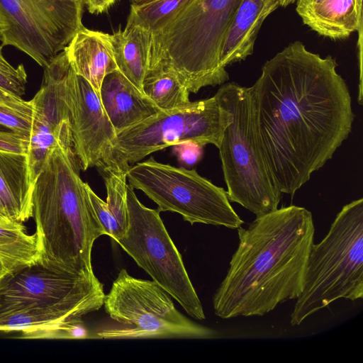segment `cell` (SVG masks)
<instances>
[{
  "instance_id": "cell-4",
  "label": "cell",
  "mask_w": 363,
  "mask_h": 363,
  "mask_svg": "<svg viewBox=\"0 0 363 363\" xmlns=\"http://www.w3.org/2000/svg\"><path fill=\"white\" fill-rule=\"evenodd\" d=\"M242 0H195L151 33L148 71L169 69L190 93L228 80L220 64L223 40Z\"/></svg>"
},
{
  "instance_id": "cell-32",
  "label": "cell",
  "mask_w": 363,
  "mask_h": 363,
  "mask_svg": "<svg viewBox=\"0 0 363 363\" xmlns=\"http://www.w3.org/2000/svg\"><path fill=\"white\" fill-rule=\"evenodd\" d=\"M296 1V0H279V6L285 7L294 3Z\"/></svg>"
},
{
  "instance_id": "cell-5",
  "label": "cell",
  "mask_w": 363,
  "mask_h": 363,
  "mask_svg": "<svg viewBox=\"0 0 363 363\" xmlns=\"http://www.w3.org/2000/svg\"><path fill=\"white\" fill-rule=\"evenodd\" d=\"M363 298V199L337 213L330 230L311 249L301 294L290 315L298 325L333 302Z\"/></svg>"
},
{
  "instance_id": "cell-25",
  "label": "cell",
  "mask_w": 363,
  "mask_h": 363,
  "mask_svg": "<svg viewBox=\"0 0 363 363\" xmlns=\"http://www.w3.org/2000/svg\"><path fill=\"white\" fill-rule=\"evenodd\" d=\"M195 0H152L143 4L133 3L126 26H138L155 32Z\"/></svg>"
},
{
  "instance_id": "cell-33",
  "label": "cell",
  "mask_w": 363,
  "mask_h": 363,
  "mask_svg": "<svg viewBox=\"0 0 363 363\" xmlns=\"http://www.w3.org/2000/svg\"><path fill=\"white\" fill-rule=\"evenodd\" d=\"M150 1H152V0H133L134 4H138L146 3V2H148Z\"/></svg>"
},
{
  "instance_id": "cell-29",
  "label": "cell",
  "mask_w": 363,
  "mask_h": 363,
  "mask_svg": "<svg viewBox=\"0 0 363 363\" xmlns=\"http://www.w3.org/2000/svg\"><path fill=\"white\" fill-rule=\"evenodd\" d=\"M29 138L15 133L0 130V151L27 155Z\"/></svg>"
},
{
  "instance_id": "cell-9",
  "label": "cell",
  "mask_w": 363,
  "mask_h": 363,
  "mask_svg": "<svg viewBox=\"0 0 363 363\" xmlns=\"http://www.w3.org/2000/svg\"><path fill=\"white\" fill-rule=\"evenodd\" d=\"M127 179L144 192L161 211L180 214L191 225L199 223L238 229L243 224L223 188L186 169L162 164L150 157L130 166Z\"/></svg>"
},
{
  "instance_id": "cell-22",
  "label": "cell",
  "mask_w": 363,
  "mask_h": 363,
  "mask_svg": "<svg viewBox=\"0 0 363 363\" xmlns=\"http://www.w3.org/2000/svg\"><path fill=\"white\" fill-rule=\"evenodd\" d=\"M40 259L36 233L29 235L23 223L0 216V265L6 274Z\"/></svg>"
},
{
  "instance_id": "cell-20",
  "label": "cell",
  "mask_w": 363,
  "mask_h": 363,
  "mask_svg": "<svg viewBox=\"0 0 363 363\" xmlns=\"http://www.w3.org/2000/svg\"><path fill=\"white\" fill-rule=\"evenodd\" d=\"M98 169L104 179L106 201L99 198L87 184L88 195L105 235L118 242L125 235L128 227L127 172L109 167Z\"/></svg>"
},
{
  "instance_id": "cell-27",
  "label": "cell",
  "mask_w": 363,
  "mask_h": 363,
  "mask_svg": "<svg viewBox=\"0 0 363 363\" xmlns=\"http://www.w3.org/2000/svg\"><path fill=\"white\" fill-rule=\"evenodd\" d=\"M19 338L27 339H94L81 318H72L21 332Z\"/></svg>"
},
{
  "instance_id": "cell-14",
  "label": "cell",
  "mask_w": 363,
  "mask_h": 363,
  "mask_svg": "<svg viewBox=\"0 0 363 363\" xmlns=\"http://www.w3.org/2000/svg\"><path fill=\"white\" fill-rule=\"evenodd\" d=\"M73 149L83 170L103 166L116 132L91 85L71 67L66 86Z\"/></svg>"
},
{
  "instance_id": "cell-35",
  "label": "cell",
  "mask_w": 363,
  "mask_h": 363,
  "mask_svg": "<svg viewBox=\"0 0 363 363\" xmlns=\"http://www.w3.org/2000/svg\"><path fill=\"white\" fill-rule=\"evenodd\" d=\"M1 127H3V126L0 125V130H3V129L1 128Z\"/></svg>"
},
{
  "instance_id": "cell-23",
  "label": "cell",
  "mask_w": 363,
  "mask_h": 363,
  "mask_svg": "<svg viewBox=\"0 0 363 363\" xmlns=\"http://www.w3.org/2000/svg\"><path fill=\"white\" fill-rule=\"evenodd\" d=\"M143 91L163 111L183 108L191 103L189 91L169 69L148 71L143 82Z\"/></svg>"
},
{
  "instance_id": "cell-2",
  "label": "cell",
  "mask_w": 363,
  "mask_h": 363,
  "mask_svg": "<svg viewBox=\"0 0 363 363\" xmlns=\"http://www.w3.org/2000/svg\"><path fill=\"white\" fill-rule=\"evenodd\" d=\"M238 233V246L213 297L215 314L223 319L262 316L297 299L314 243L311 212L281 207L256 217Z\"/></svg>"
},
{
  "instance_id": "cell-31",
  "label": "cell",
  "mask_w": 363,
  "mask_h": 363,
  "mask_svg": "<svg viewBox=\"0 0 363 363\" xmlns=\"http://www.w3.org/2000/svg\"><path fill=\"white\" fill-rule=\"evenodd\" d=\"M118 0H84L91 13L99 14L106 11Z\"/></svg>"
},
{
  "instance_id": "cell-7",
  "label": "cell",
  "mask_w": 363,
  "mask_h": 363,
  "mask_svg": "<svg viewBox=\"0 0 363 363\" xmlns=\"http://www.w3.org/2000/svg\"><path fill=\"white\" fill-rule=\"evenodd\" d=\"M104 306L124 327L102 330L94 339H209L218 335L179 312L171 296L153 280L133 277L125 269L113 282Z\"/></svg>"
},
{
  "instance_id": "cell-30",
  "label": "cell",
  "mask_w": 363,
  "mask_h": 363,
  "mask_svg": "<svg viewBox=\"0 0 363 363\" xmlns=\"http://www.w3.org/2000/svg\"><path fill=\"white\" fill-rule=\"evenodd\" d=\"M203 148L199 143L186 141L173 145V152L180 162L191 166L201 159Z\"/></svg>"
},
{
  "instance_id": "cell-8",
  "label": "cell",
  "mask_w": 363,
  "mask_h": 363,
  "mask_svg": "<svg viewBox=\"0 0 363 363\" xmlns=\"http://www.w3.org/2000/svg\"><path fill=\"white\" fill-rule=\"evenodd\" d=\"M230 121V113L215 95L191 101L183 108L161 111L117 133L108 158L101 167L127 172L131 164L150 153L182 142L212 144L218 148Z\"/></svg>"
},
{
  "instance_id": "cell-13",
  "label": "cell",
  "mask_w": 363,
  "mask_h": 363,
  "mask_svg": "<svg viewBox=\"0 0 363 363\" xmlns=\"http://www.w3.org/2000/svg\"><path fill=\"white\" fill-rule=\"evenodd\" d=\"M70 69L66 52L62 50L44 67L40 89L32 99L34 113L27 157L33 184L57 145L62 143L73 146L66 99Z\"/></svg>"
},
{
  "instance_id": "cell-17",
  "label": "cell",
  "mask_w": 363,
  "mask_h": 363,
  "mask_svg": "<svg viewBox=\"0 0 363 363\" xmlns=\"http://www.w3.org/2000/svg\"><path fill=\"white\" fill-rule=\"evenodd\" d=\"M64 50L74 72L85 79L99 96L104 77L118 69L111 35L83 26Z\"/></svg>"
},
{
  "instance_id": "cell-21",
  "label": "cell",
  "mask_w": 363,
  "mask_h": 363,
  "mask_svg": "<svg viewBox=\"0 0 363 363\" xmlns=\"http://www.w3.org/2000/svg\"><path fill=\"white\" fill-rule=\"evenodd\" d=\"M118 69L143 93L150 63L152 33L138 26H125L111 35Z\"/></svg>"
},
{
  "instance_id": "cell-28",
  "label": "cell",
  "mask_w": 363,
  "mask_h": 363,
  "mask_svg": "<svg viewBox=\"0 0 363 363\" xmlns=\"http://www.w3.org/2000/svg\"><path fill=\"white\" fill-rule=\"evenodd\" d=\"M27 83V74L23 64L12 66L2 54L0 46V88L17 96L24 94Z\"/></svg>"
},
{
  "instance_id": "cell-24",
  "label": "cell",
  "mask_w": 363,
  "mask_h": 363,
  "mask_svg": "<svg viewBox=\"0 0 363 363\" xmlns=\"http://www.w3.org/2000/svg\"><path fill=\"white\" fill-rule=\"evenodd\" d=\"M79 311L65 307L38 308L0 314V331H26L62 320L82 318Z\"/></svg>"
},
{
  "instance_id": "cell-1",
  "label": "cell",
  "mask_w": 363,
  "mask_h": 363,
  "mask_svg": "<svg viewBox=\"0 0 363 363\" xmlns=\"http://www.w3.org/2000/svg\"><path fill=\"white\" fill-rule=\"evenodd\" d=\"M337 67L295 41L263 65L250 87L261 150L281 193L293 196L352 131V99Z\"/></svg>"
},
{
  "instance_id": "cell-11",
  "label": "cell",
  "mask_w": 363,
  "mask_h": 363,
  "mask_svg": "<svg viewBox=\"0 0 363 363\" xmlns=\"http://www.w3.org/2000/svg\"><path fill=\"white\" fill-rule=\"evenodd\" d=\"M83 4L78 0H0L1 46H13L45 67L84 26Z\"/></svg>"
},
{
  "instance_id": "cell-36",
  "label": "cell",
  "mask_w": 363,
  "mask_h": 363,
  "mask_svg": "<svg viewBox=\"0 0 363 363\" xmlns=\"http://www.w3.org/2000/svg\"><path fill=\"white\" fill-rule=\"evenodd\" d=\"M78 1H84V0H78Z\"/></svg>"
},
{
  "instance_id": "cell-12",
  "label": "cell",
  "mask_w": 363,
  "mask_h": 363,
  "mask_svg": "<svg viewBox=\"0 0 363 363\" xmlns=\"http://www.w3.org/2000/svg\"><path fill=\"white\" fill-rule=\"evenodd\" d=\"M105 296L94 273L72 272L40 260L1 279L0 314L65 307L84 315L100 309Z\"/></svg>"
},
{
  "instance_id": "cell-3",
  "label": "cell",
  "mask_w": 363,
  "mask_h": 363,
  "mask_svg": "<svg viewBox=\"0 0 363 363\" xmlns=\"http://www.w3.org/2000/svg\"><path fill=\"white\" fill-rule=\"evenodd\" d=\"M73 146L60 143L36 178L33 216L40 261L69 271L93 274L94 241L105 235L79 174Z\"/></svg>"
},
{
  "instance_id": "cell-19",
  "label": "cell",
  "mask_w": 363,
  "mask_h": 363,
  "mask_svg": "<svg viewBox=\"0 0 363 363\" xmlns=\"http://www.w3.org/2000/svg\"><path fill=\"white\" fill-rule=\"evenodd\" d=\"M33 184L27 155L0 151V216L21 223L31 218Z\"/></svg>"
},
{
  "instance_id": "cell-26",
  "label": "cell",
  "mask_w": 363,
  "mask_h": 363,
  "mask_svg": "<svg viewBox=\"0 0 363 363\" xmlns=\"http://www.w3.org/2000/svg\"><path fill=\"white\" fill-rule=\"evenodd\" d=\"M33 102L0 88V125L30 138L33 120Z\"/></svg>"
},
{
  "instance_id": "cell-18",
  "label": "cell",
  "mask_w": 363,
  "mask_h": 363,
  "mask_svg": "<svg viewBox=\"0 0 363 363\" xmlns=\"http://www.w3.org/2000/svg\"><path fill=\"white\" fill-rule=\"evenodd\" d=\"M279 0H242L226 32L221 53L223 67L245 60L254 50L258 32Z\"/></svg>"
},
{
  "instance_id": "cell-15",
  "label": "cell",
  "mask_w": 363,
  "mask_h": 363,
  "mask_svg": "<svg viewBox=\"0 0 363 363\" xmlns=\"http://www.w3.org/2000/svg\"><path fill=\"white\" fill-rule=\"evenodd\" d=\"M99 96L116 133L163 111L118 69L104 77Z\"/></svg>"
},
{
  "instance_id": "cell-16",
  "label": "cell",
  "mask_w": 363,
  "mask_h": 363,
  "mask_svg": "<svg viewBox=\"0 0 363 363\" xmlns=\"http://www.w3.org/2000/svg\"><path fill=\"white\" fill-rule=\"evenodd\" d=\"M296 11L305 25L332 40L362 28V0H296Z\"/></svg>"
},
{
  "instance_id": "cell-34",
  "label": "cell",
  "mask_w": 363,
  "mask_h": 363,
  "mask_svg": "<svg viewBox=\"0 0 363 363\" xmlns=\"http://www.w3.org/2000/svg\"><path fill=\"white\" fill-rule=\"evenodd\" d=\"M1 40H2V35H1V28H0V40L1 41Z\"/></svg>"
},
{
  "instance_id": "cell-6",
  "label": "cell",
  "mask_w": 363,
  "mask_h": 363,
  "mask_svg": "<svg viewBox=\"0 0 363 363\" xmlns=\"http://www.w3.org/2000/svg\"><path fill=\"white\" fill-rule=\"evenodd\" d=\"M215 96L231 114L218 147L229 201L256 217L275 211L281 193L272 181L261 150L250 87L227 83Z\"/></svg>"
},
{
  "instance_id": "cell-10",
  "label": "cell",
  "mask_w": 363,
  "mask_h": 363,
  "mask_svg": "<svg viewBox=\"0 0 363 363\" xmlns=\"http://www.w3.org/2000/svg\"><path fill=\"white\" fill-rule=\"evenodd\" d=\"M133 189L128 184V227L118 244L188 315L205 319L201 301L160 218V211L142 204Z\"/></svg>"
}]
</instances>
